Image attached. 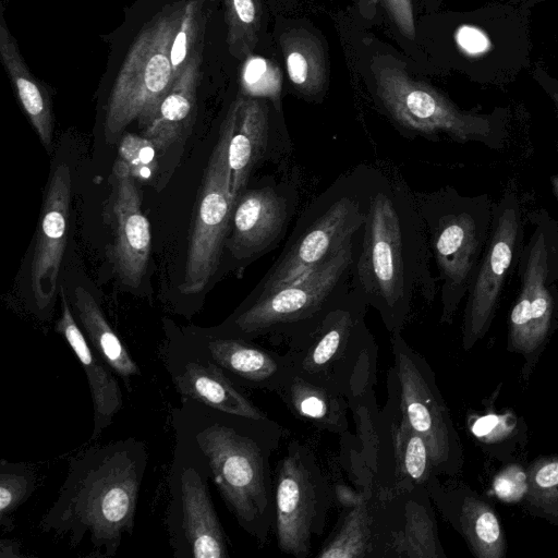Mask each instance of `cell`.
<instances>
[{
  "instance_id": "cell-2",
  "label": "cell",
  "mask_w": 558,
  "mask_h": 558,
  "mask_svg": "<svg viewBox=\"0 0 558 558\" xmlns=\"http://www.w3.org/2000/svg\"><path fill=\"white\" fill-rule=\"evenodd\" d=\"M174 435L205 457L211 480L239 526L265 544L275 517L270 459L286 435L276 421L223 412L191 399L171 410Z\"/></svg>"
},
{
  "instance_id": "cell-23",
  "label": "cell",
  "mask_w": 558,
  "mask_h": 558,
  "mask_svg": "<svg viewBox=\"0 0 558 558\" xmlns=\"http://www.w3.org/2000/svg\"><path fill=\"white\" fill-rule=\"evenodd\" d=\"M167 331L158 355L181 399L228 413L267 416L216 364L190 350L174 328Z\"/></svg>"
},
{
  "instance_id": "cell-17",
  "label": "cell",
  "mask_w": 558,
  "mask_h": 558,
  "mask_svg": "<svg viewBox=\"0 0 558 558\" xmlns=\"http://www.w3.org/2000/svg\"><path fill=\"white\" fill-rule=\"evenodd\" d=\"M387 392L386 403L376 415L374 444L365 470L380 494L427 486L438 472L425 439L401 412L391 367Z\"/></svg>"
},
{
  "instance_id": "cell-35",
  "label": "cell",
  "mask_w": 558,
  "mask_h": 558,
  "mask_svg": "<svg viewBox=\"0 0 558 558\" xmlns=\"http://www.w3.org/2000/svg\"><path fill=\"white\" fill-rule=\"evenodd\" d=\"M157 149L155 143L145 135L128 133L119 145L118 159L136 181L148 182L158 169Z\"/></svg>"
},
{
  "instance_id": "cell-37",
  "label": "cell",
  "mask_w": 558,
  "mask_h": 558,
  "mask_svg": "<svg viewBox=\"0 0 558 558\" xmlns=\"http://www.w3.org/2000/svg\"><path fill=\"white\" fill-rule=\"evenodd\" d=\"M390 17L403 36L415 38V20L412 0H383Z\"/></svg>"
},
{
  "instance_id": "cell-41",
  "label": "cell",
  "mask_w": 558,
  "mask_h": 558,
  "mask_svg": "<svg viewBox=\"0 0 558 558\" xmlns=\"http://www.w3.org/2000/svg\"><path fill=\"white\" fill-rule=\"evenodd\" d=\"M553 193L558 202V174H554L549 179Z\"/></svg>"
},
{
  "instance_id": "cell-21",
  "label": "cell",
  "mask_w": 558,
  "mask_h": 558,
  "mask_svg": "<svg viewBox=\"0 0 558 558\" xmlns=\"http://www.w3.org/2000/svg\"><path fill=\"white\" fill-rule=\"evenodd\" d=\"M110 185L107 215L113 238L108 255L120 281L137 288L150 254L149 221L142 210L136 180L118 158L112 167Z\"/></svg>"
},
{
  "instance_id": "cell-5",
  "label": "cell",
  "mask_w": 558,
  "mask_h": 558,
  "mask_svg": "<svg viewBox=\"0 0 558 558\" xmlns=\"http://www.w3.org/2000/svg\"><path fill=\"white\" fill-rule=\"evenodd\" d=\"M355 240L299 279L248 296L215 328L250 340L268 337L288 348L298 343L351 290Z\"/></svg>"
},
{
  "instance_id": "cell-33",
  "label": "cell",
  "mask_w": 558,
  "mask_h": 558,
  "mask_svg": "<svg viewBox=\"0 0 558 558\" xmlns=\"http://www.w3.org/2000/svg\"><path fill=\"white\" fill-rule=\"evenodd\" d=\"M205 25V0L186 1L171 44L170 60L175 77L203 50Z\"/></svg>"
},
{
  "instance_id": "cell-38",
  "label": "cell",
  "mask_w": 558,
  "mask_h": 558,
  "mask_svg": "<svg viewBox=\"0 0 558 558\" xmlns=\"http://www.w3.org/2000/svg\"><path fill=\"white\" fill-rule=\"evenodd\" d=\"M533 484L542 495H558V461L539 466L534 474Z\"/></svg>"
},
{
  "instance_id": "cell-7",
  "label": "cell",
  "mask_w": 558,
  "mask_h": 558,
  "mask_svg": "<svg viewBox=\"0 0 558 558\" xmlns=\"http://www.w3.org/2000/svg\"><path fill=\"white\" fill-rule=\"evenodd\" d=\"M437 269L440 322L451 324L466 295L489 235L494 204L488 195H463L452 186L413 192Z\"/></svg>"
},
{
  "instance_id": "cell-3",
  "label": "cell",
  "mask_w": 558,
  "mask_h": 558,
  "mask_svg": "<svg viewBox=\"0 0 558 558\" xmlns=\"http://www.w3.org/2000/svg\"><path fill=\"white\" fill-rule=\"evenodd\" d=\"M147 465V446L135 437L78 452L70 459L64 482L39 527L66 536L72 548L86 538L93 547L90 556H116L124 536L133 533Z\"/></svg>"
},
{
  "instance_id": "cell-40",
  "label": "cell",
  "mask_w": 558,
  "mask_h": 558,
  "mask_svg": "<svg viewBox=\"0 0 558 558\" xmlns=\"http://www.w3.org/2000/svg\"><path fill=\"white\" fill-rule=\"evenodd\" d=\"M21 543L14 539L0 541V558H21Z\"/></svg>"
},
{
  "instance_id": "cell-24",
  "label": "cell",
  "mask_w": 558,
  "mask_h": 558,
  "mask_svg": "<svg viewBox=\"0 0 558 558\" xmlns=\"http://www.w3.org/2000/svg\"><path fill=\"white\" fill-rule=\"evenodd\" d=\"M61 299L62 311L56 323V331L71 347L85 372L93 402L94 425L90 439L96 440L123 408V395L116 373L92 348L77 324L63 288Z\"/></svg>"
},
{
  "instance_id": "cell-11",
  "label": "cell",
  "mask_w": 558,
  "mask_h": 558,
  "mask_svg": "<svg viewBox=\"0 0 558 558\" xmlns=\"http://www.w3.org/2000/svg\"><path fill=\"white\" fill-rule=\"evenodd\" d=\"M333 497L314 451L303 442L290 441L274 474L272 532L281 553L310 556L313 537L323 533Z\"/></svg>"
},
{
  "instance_id": "cell-10",
  "label": "cell",
  "mask_w": 558,
  "mask_h": 558,
  "mask_svg": "<svg viewBox=\"0 0 558 558\" xmlns=\"http://www.w3.org/2000/svg\"><path fill=\"white\" fill-rule=\"evenodd\" d=\"M165 526L174 558H228V537L210 495V469L191 441L174 435Z\"/></svg>"
},
{
  "instance_id": "cell-16",
  "label": "cell",
  "mask_w": 558,
  "mask_h": 558,
  "mask_svg": "<svg viewBox=\"0 0 558 558\" xmlns=\"http://www.w3.org/2000/svg\"><path fill=\"white\" fill-rule=\"evenodd\" d=\"M523 245L522 210L517 193L508 189L493 207V220L483 256L466 293L463 345L484 335L497 308L511 267Z\"/></svg>"
},
{
  "instance_id": "cell-31",
  "label": "cell",
  "mask_w": 558,
  "mask_h": 558,
  "mask_svg": "<svg viewBox=\"0 0 558 558\" xmlns=\"http://www.w3.org/2000/svg\"><path fill=\"white\" fill-rule=\"evenodd\" d=\"M262 0H225L229 52L239 60L252 54L262 24Z\"/></svg>"
},
{
  "instance_id": "cell-28",
  "label": "cell",
  "mask_w": 558,
  "mask_h": 558,
  "mask_svg": "<svg viewBox=\"0 0 558 558\" xmlns=\"http://www.w3.org/2000/svg\"><path fill=\"white\" fill-rule=\"evenodd\" d=\"M75 319L92 348L102 357L131 391L132 379L141 369L111 327L95 296L85 288L76 287L72 295Z\"/></svg>"
},
{
  "instance_id": "cell-4",
  "label": "cell",
  "mask_w": 558,
  "mask_h": 558,
  "mask_svg": "<svg viewBox=\"0 0 558 558\" xmlns=\"http://www.w3.org/2000/svg\"><path fill=\"white\" fill-rule=\"evenodd\" d=\"M380 174L361 165L317 195L299 215L283 248L250 298L299 279L354 241Z\"/></svg>"
},
{
  "instance_id": "cell-29",
  "label": "cell",
  "mask_w": 558,
  "mask_h": 558,
  "mask_svg": "<svg viewBox=\"0 0 558 558\" xmlns=\"http://www.w3.org/2000/svg\"><path fill=\"white\" fill-rule=\"evenodd\" d=\"M373 482L364 483V495L355 504L343 507L335 529L316 554L317 558H374Z\"/></svg>"
},
{
  "instance_id": "cell-32",
  "label": "cell",
  "mask_w": 558,
  "mask_h": 558,
  "mask_svg": "<svg viewBox=\"0 0 558 558\" xmlns=\"http://www.w3.org/2000/svg\"><path fill=\"white\" fill-rule=\"evenodd\" d=\"M36 481L33 465L0 460V525L3 533L13 530L12 514L32 496Z\"/></svg>"
},
{
  "instance_id": "cell-12",
  "label": "cell",
  "mask_w": 558,
  "mask_h": 558,
  "mask_svg": "<svg viewBox=\"0 0 558 558\" xmlns=\"http://www.w3.org/2000/svg\"><path fill=\"white\" fill-rule=\"evenodd\" d=\"M517 266L520 290L509 318L510 341L515 350L532 352L548 335L558 305V222L545 210L535 215Z\"/></svg>"
},
{
  "instance_id": "cell-36",
  "label": "cell",
  "mask_w": 558,
  "mask_h": 558,
  "mask_svg": "<svg viewBox=\"0 0 558 558\" xmlns=\"http://www.w3.org/2000/svg\"><path fill=\"white\" fill-rule=\"evenodd\" d=\"M526 475L518 466L504 470L494 481L496 495L505 501H517L526 492Z\"/></svg>"
},
{
  "instance_id": "cell-15",
  "label": "cell",
  "mask_w": 558,
  "mask_h": 558,
  "mask_svg": "<svg viewBox=\"0 0 558 558\" xmlns=\"http://www.w3.org/2000/svg\"><path fill=\"white\" fill-rule=\"evenodd\" d=\"M301 201L298 175L262 178L235 199L225 247L240 268L274 251L284 239Z\"/></svg>"
},
{
  "instance_id": "cell-26",
  "label": "cell",
  "mask_w": 558,
  "mask_h": 558,
  "mask_svg": "<svg viewBox=\"0 0 558 558\" xmlns=\"http://www.w3.org/2000/svg\"><path fill=\"white\" fill-rule=\"evenodd\" d=\"M299 420L313 427L344 436L349 430L348 399L293 372L275 392Z\"/></svg>"
},
{
  "instance_id": "cell-22",
  "label": "cell",
  "mask_w": 558,
  "mask_h": 558,
  "mask_svg": "<svg viewBox=\"0 0 558 558\" xmlns=\"http://www.w3.org/2000/svg\"><path fill=\"white\" fill-rule=\"evenodd\" d=\"M72 198L70 167L62 162L52 171L44 197L31 264V289L37 310L53 307L62 264Z\"/></svg>"
},
{
  "instance_id": "cell-8",
  "label": "cell",
  "mask_w": 558,
  "mask_h": 558,
  "mask_svg": "<svg viewBox=\"0 0 558 558\" xmlns=\"http://www.w3.org/2000/svg\"><path fill=\"white\" fill-rule=\"evenodd\" d=\"M372 70L379 104L403 136L439 142L444 134L460 144L504 145L499 119L461 110L433 86L411 77L393 58L377 57Z\"/></svg>"
},
{
  "instance_id": "cell-18",
  "label": "cell",
  "mask_w": 558,
  "mask_h": 558,
  "mask_svg": "<svg viewBox=\"0 0 558 558\" xmlns=\"http://www.w3.org/2000/svg\"><path fill=\"white\" fill-rule=\"evenodd\" d=\"M229 126L227 163L229 191L235 203L253 174L263 166L282 167L292 153V142L275 121L266 98L240 93L225 117Z\"/></svg>"
},
{
  "instance_id": "cell-19",
  "label": "cell",
  "mask_w": 558,
  "mask_h": 558,
  "mask_svg": "<svg viewBox=\"0 0 558 558\" xmlns=\"http://www.w3.org/2000/svg\"><path fill=\"white\" fill-rule=\"evenodd\" d=\"M427 486L375 489L374 558L445 557Z\"/></svg>"
},
{
  "instance_id": "cell-25",
  "label": "cell",
  "mask_w": 558,
  "mask_h": 558,
  "mask_svg": "<svg viewBox=\"0 0 558 558\" xmlns=\"http://www.w3.org/2000/svg\"><path fill=\"white\" fill-rule=\"evenodd\" d=\"M203 50H199L175 77L150 119L142 126L143 135L159 149L177 142L192 123L196 107V90L202 75Z\"/></svg>"
},
{
  "instance_id": "cell-20",
  "label": "cell",
  "mask_w": 558,
  "mask_h": 558,
  "mask_svg": "<svg viewBox=\"0 0 558 558\" xmlns=\"http://www.w3.org/2000/svg\"><path fill=\"white\" fill-rule=\"evenodd\" d=\"M178 335L193 352L216 364L236 386L276 392L294 369L288 355L268 350L254 340L216 328L187 329Z\"/></svg>"
},
{
  "instance_id": "cell-27",
  "label": "cell",
  "mask_w": 558,
  "mask_h": 558,
  "mask_svg": "<svg viewBox=\"0 0 558 558\" xmlns=\"http://www.w3.org/2000/svg\"><path fill=\"white\" fill-rule=\"evenodd\" d=\"M0 57L25 114L43 145L49 148L53 138V114L49 95L29 71L3 15L0 20Z\"/></svg>"
},
{
  "instance_id": "cell-13",
  "label": "cell",
  "mask_w": 558,
  "mask_h": 558,
  "mask_svg": "<svg viewBox=\"0 0 558 558\" xmlns=\"http://www.w3.org/2000/svg\"><path fill=\"white\" fill-rule=\"evenodd\" d=\"M390 344L401 412L425 439L437 472L452 473L459 465L458 437L434 372L401 332L390 335Z\"/></svg>"
},
{
  "instance_id": "cell-42",
  "label": "cell",
  "mask_w": 558,
  "mask_h": 558,
  "mask_svg": "<svg viewBox=\"0 0 558 558\" xmlns=\"http://www.w3.org/2000/svg\"><path fill=\"white\" fill-rule=\"evenodd\" d=\"M549 95L555 102L556 107L558 108V85L549 88Z\"/></svg>"
},
{
  "instance_id": "cell-14",
  "label": "cell",
  "mask_w": 558,
  "mask_h": 558,
  "mask_svg": "<svg viewBox=\"0 0 558 558\" xmlns=\"http://www.w3.org/2000/svg\"><path fill=\"white\" fill-rule=\"evenodd\" d=\"M229 126L223 119L218 141L205 169L190 232L180 292L201 293L216 274L234 206L229 191L227 147Z\"/></svg>"
},
{
  "instance_id": "cell-30",
  "label": "cell",
  "mask_w": 558,
  "mask_h": 558,
  "mask_svg": "<svg viewBox=\"0 0 558 558\" xmlns=\"http://www.w3.org/2000/svg\"><path fill=\"white\" fill-rule=\"evenodd\" d=\"M280 46L295 90L307 98L322 96L328 85V66L320 40L304 28H293L280 36Z\"/></svg>"
},
{
  "instance_id": "cell-39",
  "label": "cell",
  "mask_w": 558,
  "mask_h": 558,
  "mask_svg": "<svg viewBox=\"0 0 558 558\" xmlns=\"http://www.w3.org/2000/svg\"><path fill=\"white\" fill-rule=\"evenodd\" d=\"M502 429L500 417L494 414L485 415L475 421L472 425V433L480 438L498 435Z\"/></svg>"
},
{
  "instance_id": "cell-34",
  "label": "cell",
  "mask_w": 558,
  "mask_h": 558,
  "mask_svg": "<svg viewBox=\"0 0 558 558\" xmlns=\"http://www.w3.org/2000/svg\"><path fill=\"white\" fill-rule=\"evenodd\" d=\"M281 73L268 59L248 56L240 74L241 93L256 98L270 100L281 111Z\"/></svg>"
},
{
  "instance_id": "cell-1",
  "label": "cell",
  "mask_w": 558,
  "mask_h": 558,
  "mask_svg": "<svg viewBox=\"0 0 558 558\" xmlns=\"http://www.w3.org/2000/svg\"><path fill=\"white\" fill-rule=\"evenodd\" d=\"M360 238L351 287L390 335L401 332L415 295L432 304L437 294L424 226L404 181L381 172Z\"/></svg>"
},
{
  "instance_id": "cell-9",
  "label": "cell",
  "mask_w": 558,
  "mask_h": 558,
  "mask_svg": "<svg viewBox=\"0 0 558 558\" xmlns=\"http://www.w3.org/2000/svg\"><path fill=\"white\" fill-rule=\"evenodd\" d=\"M184 3L163 8L133 41L106 107L105 135L109 141L133 121L143 126L172 86L171 44Z\"/></svg>"
},
{
  "instance_id": "cell-6",
  "label": "cell",
  "mask_w": 558,
  "mask_h": 558,
  "mask_svg": "<svg viewBox=\"0 0 558 558\" xmlns=\"http://www.w3.org/2000/svg\"><path fill=\"white\" fill-rule=\"evenodd\" d=\"M367 307L351 287L316 328L286 352L296 374L344 396L350 410L375 398L378 347L365 322Z\"/></svg>"
}]
</instances>
